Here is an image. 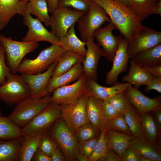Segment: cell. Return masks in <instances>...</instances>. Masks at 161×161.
Segmentation results:
<instances>
[{
    "label": "cell",
    "mask_w": 161,
    "mask_h": 161,
    "mask_svg": "<svg viewBox=\"0 0 161 161\" xmlns=\"http://www.w3.org/2000/svg\"><path fill=\"white\" fill-rule=\"evenodd\" d=\"M105 10L121 35L129 41L143 25L126 6L113 0H92Z\"/></svg>",
    "instance_id": "cell-1"
},
{
    "label": "cell",
    "mask_w": 161,
    "mask_h": 161,
    "mask_svg": "<svg viewBox=\"0 0 161 161\" xmlns=\"http://www.w3.org/2000/svg\"><path fill=\"white\" fill-rule=\"evenodd\" d=\"M52 101L49 95L39 99L30 96L16 103L7 117L17 126L23 128Z\"/></svg>",
    "instance_id": "cell-2"
},
{
    "label": "cell",
    "mask_w": 161,
    "mask_h": 161,
    "mask_svg": "<svg viewBox=\"0 0 161 161\" xmlns=\"http://www.w3.org/2000/svg\"><path fill=\"white\" fill-rule=\"evenodd\" d=\"M65 51L60 45L51 44L42 50L35 59L24 58L19 66L18 72L26 75H35L43 72L52 64L57 62Z\"/></svg>",
    "instance_id": "cell-3"
},
{
    "label": "cell",
    "mask_w": 161,
    "mask_h": 161,
    "mask_svg": "<svg viewBox=\"0 0 161 161\" xmlns=\"http://www.w3.org/2000/svg\"><path fill=\"white\" fill-rule=\"evenodd\" d=\"M61 149L66 161H76L80 153L74 134L61 117L47 132Z\"/></svg>",
    "instance_id": "cell-4"
},
{
    "label": "cell",
    "mask_w": 161,
    "mask_h": 161,
    "mask_svg": "<svg viewBox=\"0 0 161 161\" xmlns=\"http://www.w3.org/2000/svg\"><path fill=\"white\" fill-rule=\"evenodd\" d=\"M31 95L30 87L21 75L11 72L6 76L5 82L0 86V100L10 106Z\"/></svg>",
    "instance_id": "cell-5"
},
{
    "label": "cell",
    "mask_w": 161,
    "mask_h": 161,
    "mask_svg": "<svg viewBox=\"0 0 161 161\" xmlns=\"http://www.w3.org/2000/svg\"><path fill=\"white\" fill-rule=\"evenodd\" d=\"M0 42L5 49L6 64L13 74L18 72L19 66L24 56L33 52L39 46L38 42L18 41L1 34Z\"/></svg>",
    "instance_id": "cell-6"
},
{
    "label": "cell",
    "mask_w": 161,
    "mask_h": 161,
    "mask_svg": "<svg viewBox=\"0 0 161 161\" xmlns=\"http://www.w3.org/2000/svg\"><path fill=\"white\" fill-rule=\"evenodd\" d=\"M103 9L95 1L92 0L87 11L78 21V28L81 40L86 42L93 37L94 32L106 22L111 20Z\"/></svg>",
    "instance_id": "cell-7"
},
{
    "label": "cell",
    "mask_w": 161,
    "mask_h": 161,
    "mask_svg": "<svg viewBox=\"0 0 161 161\" xmlns=\"http://www.w3.org/2000/svg\"><path fill=\"white\" fill-rule=\"evenodd\" d=\"M61 106L52 101L22 129L24 136L42 135L61 117Z\"/></svg>",
    "instance_id": "cell-8"
},
{
    "label": "cell",
    "mask_w": 161,
    "mask_h": 161,
    "mask_svg": "<svg viewBox=\"0 0 161 161\" xmlns=\"http://www.w3.org/2000/svg\"><path fill=\"white\" fill-rule=\"evenodd\" d=\"M85 13L70 7H57L50 16L49 26L51 29L50 32L60 39Z\"/></svg>",
    "instance_id": "cell-9"
},
{
    "label": "cell",
    "mask_w": 161,
    "mask_h": 161,
    "mask_svg": "<svg viewBox=\"0 0 161 161\" xmlns=\"http://www.w3.org/2000/svg\"><path fill=\"white\" fill-rule=\"evenodd\" d=\"M160 43L161 32L142 25L129 42L127 52L130 59Z\"/></svg>",
    "instance_id": "cell-10"
},
{
    "label": "cell",
    "mask_w": 161,
    "mask_h": 161,
    "mask_svg": "<svg viewBox=\"0 0 161 161\" xmlns=\"http://www.w3.org/2000/svg\"><path fill=\"white\" fill-rule=\"evenodd\" d=\"M88 97L85 93L76 104L61 106V117L74 134L78 128L89 123L86 111Z\"/></svg>",
    "instance_id": "cell-11"
},
{
    "label": "cell",
    "mask_w": 161,
    "mask_h": 161,
    "mask_svg": "<svg viewBox=\"0 0 161 161\" xmlns=\"http://www.w3.org/2000/svg\"><path fill=\"white\" fill-rule=\"evenodd\" d=\"M27 3L25 7V13L23 16V23L24 25L28 27V30L22 41L34 42L46 41L50 43L51 44L61 46L59 39L49 32L38 18H34L32 17L27 9Z\"/></svg>",
    "instance_id": "cell-12"
},
{
    "label": "cell",
    "mask_w": 161,
    "mask_h": 161,
    "mask_svg": "<svg viewBox=\"0 0 161 161\" xmlns=\"http://www.w3.org/2000/svg\"><path fill=\"white\" fill-rule=\"evenodd\" d=\"M86 77L83 75L74 83L58 87L52 92V101L61 106L75 104L86 93Z\"/></svg>",
    "instance_id": "cell-13"
},
{
    "label": "cell",
    "mask_w": 161,
    "mask_h": 161,
    "mask_svg": "<svg viewBox=\"0 0 161 161\" xmlns=\"http://www.w3.org/2000/svg\"><path fill=\"white\" fill-rule=\"evenodd\" d=\"M115 29L117 28L111 21L105 26L97 29L93 34L97 43L103 50V56L110 62L112 61L122 39L121 35L116 36L113 34L112 31Z\"/></svg>",
    "instance_id": "cell-14"
},
{
    "label": "cell",
    "mask_w": 161,
    "mask_h": 161,
    "mask_svg": "<svg viewBox=\"0 0 161 161\" xmlns=\"http://www.w3.org/2000/svg\"><path fill=\"white\" fill-rule=\"evenodd\" d=\"M124 93L140 115L145 113L161 108V97L160 96L150 98L143 95L132 85L127 88Z\"/></svg>",
    "instance_id": "cell-15"
},
{
    "label": "cell",
    "mask_w": 161,
    "mask_h": 161,
    "mask_svg": "<svg viewBox=\"0 0 161 161\" xmlns=\"http://www.w3.org/2000/svg\"><path fill=\"white\" fill-rule=\"evenodd\" d=\"M92 37L86 43L87 49L85 58L82 64L83 75L96 81L98 80L97 68L100 59L104 56L101 47L94 41Z\"/></svg>",
    "instance_id": "cell-16"
},
{
    "label": "cell",
    "mask_w": 161,
    "mask_h": 161,
    "mask_svg": "<svg viewBox=\"0 0 161 161\" xmlns=\"http://www.w3.org/2000/svg\"><path fill=\"white\" fill-rule=\"evenodd\" d=\"M57 62L52 64L44 72L35 75L22 74L23 80L30 87L32 98L39 99L49 95L46 89Z\"/></svg>",
    "instance_id": "cell-17"
},
{
    "label": "cell",
    "mask_w": 161,
    "mask_h": 161,
    "mask_svg": "<svg viewBox=\"0 0 161 161\" xmlns=\"http://www.w3.org/2000/svg\"><path fill=\"white\" fill-rule=\"evenodd\" d=\"M128 44V41L124 38L120 42L112 61V66L106 75V82L109 85H112L117 81L118 76L121 73L127 71L130 59L127 52Z\"/></svg>",
    "instance_id": "cell-18"
},
{
    "label": "cell",
    "mask_w": 161,
    "mask_h": 161,
    "mask_svg": "<svg viewBox=\"0 0 161 161\" xmlns=\"http://www.w3.org/2000/svg\"><path fill=\"white\" fill-rule=\"evenodd\" d=\"M86 93L89 96L104 100L112 95L123 92L131 85L128 83H122L117 81L111 87H105L99 85L91 78L86 77Z\"/></svg>",
    "instance_id": "cell-19"
},
{
    "label": "cell",
    "mask_w": 161,
    "mask_h": 161,
    "mask_svg": "<svg viewBox=\"0 0 161 161\" xmlns=\"http://www.w3.org/2000/svg\"><path fill=\"white\" fill-rule=\"evenodd\" d=\"M27 2L24 0H0V31L15 15H24Z\"/></svg>",
    "instance_id": "cell-20"
},
{
    "label": "cell",
    "mask_w": 161,
    "mask_h": 161,
    "mask_svg": "<svg viewBox=\"0 0 161 161\" xmlns=\"http://www.w3.org/2000/svg\"><path fill=\"white\" fill-rule=\"evenodd\" d=\"M83 75L82 63L75 65L70 70L62 75L52 77L46 89V92L49 95L56 89L67 85L70 83L78 80Z\"/></svg>",
    "instance_id": "cell-21"
},
{
    "label": "cell",
    "mask_w": 161,
    "mask_h": 161,
    "mask_svg": "<svg viewBox=\"0 0 161 161\" xmlns=\"http://www.w3.org/2000/svg\"><path fill=\"white\" fill-rule=\"evenodd\" d=\"M129 146L139 154L145 157L151 161H161V150L160 144H154L145 139L135 137L129 143Z\"/></svg>",
    "instance_id": "cell-22"
},
{
    "label": "cell",
    "mask_w": 161,
    "mask_h": 161,
    "mask_svg": "<svg viewBox=\"0 0 161 161\" xmlns=\"http://www.w3.org/2000/svg\"><path fill=\"white\" fill-rule=\"evenodd\" d=\"M105 136L107 148L114 151L121 159L130 142L135 137L131 135L111 129H106Z\"/></svg>",
    "instance_id": "cell-23"
},
{
    "label": "cell",
    "mask_w": 161,
    "mask_h": 161,
    "mask_svg": "<svg viewBox=\"0 0 161 161\" xmlns=\"http://www.w3.org/2000/svg\"><path fill=\"white\" fill-rule=\"evenodd\" d=\"M129 66L127 74L121 79L123 83H128L138 89L142 85H146L153 76L132 59L129 61Z\"/></svg>",
    "instance_id": "cell-24"
},
{
    "label": "cell",
    "mask_w": 161,
    "mask_h": 161,
    "mask_svg": "<svg viewBox=\"0 0 161 161\" xmlns=\"http://www.w3.org/2000/svg\"><path fill=\"white\" fill-rule=\"evenodd\" d=\"M103 101L93 96H89L86 103V113L89 122L99 133L103 128L101 113Z\"/></svg>",
    "instance_id": "cell-25"
},
{
    "label": "cell",
    "mask_w": 161,
    "mask_h": 161,
    "mask_svg": "<svg viewBox=\"0 0 161 161\" xmlns=\"http://www.w3.org/2000/svg\"><path fill=\"white\" fill-rule=\"evenodd\" d=\"M159 0H129L126 5L140 21H144L155 14V7Z\"/></svg>",
    "instance_id": "cell-26"
},
{
    "label": "cell",
    "mask_w": 161,
    "mask_h": 161,
    "mask_svg": "<svg viewBox=\"0 0 161 161\" xmlns=\"http://www.w3.org/2000/svg\"><path fill=\"white\" fill-rule=\"evenodd\" d=\"M85 57L71 51H65L59 57L52 77L58 76L70 70L75 65L82 63Z\"/></svg>",
    "instance_id": "cell-27"
},
{
    "label": "cell",
    "mask_w": 161,
    "mask_h": 161,
    "mask_svg": "<svg viewBox=\"0 0 161 161\" xmlns=\"http://www.w3.org/2000/svg\"><path fill=\"white\" fill-rule=\"evenodd\" d=\"M72 25L66 34L59 39L61 46L65 51L74 52L79 53L85 57L86 49V43L80 40L75 33V26Z\"/></svg>",
    "instance_id": "cell-28"
},
{
    "label": "cell",
    "mask_w": 161,
    "mask_h": 161,
    "mask_svg": "<svg viewBox=\"0 0 161 161\" xmlns=\"http://www.w3.org/2000/svg\"><path fill=\"white\" fill-rule=\"evenodd\" d=\"M132 59L142 67L161 65V43L140 52Z\"/></svg>",
    "instance_id": "cell-29"
},
{
    "label": "cell",
    "mask_w": 161,
    "mask_h": 161,
    "mask_svg": "<svg viewBox=\"0 0 161 161\" xmlns=\"http://www.w3.org/2000/svg\"><path fill=\"white\" fill-rule=\"evenodd\" d=\"M127 99V105L123 114L126 122L133 136L145 140L140 121V115L134 106Z\"/></svg>",
    "instance_id": "cell-30"
},
{
    "label": "cell",
    "mask_w": 161,
    "mask_h": 161,
    "mask_svg": "<svg viewBox=\"0 0 161 161\" xmlns=\"http://www.w3.org/2000/svg\"><path fill=\"white\" fill-rule=\"evenodd\" d=\"M24 136L10 140L0 139V161H18V154Z\"/></svg>",
    "instance_id": "cell-31"
},
{
    "label": "cell",
    "mask_w": 161,
    "mask_h": 161,
    "mask_svg": "<svg viewBox=\"0 0 161 161\" xmlns=\"http://www.w3.org/2000/svg\"><path fill=\"white\" fill-rule=\"evenodd\" d=\"M42 135L24 136L18 152V161H31L38 148V143Z\"/></svg>",
    "instance_id": "cell-32"
},
{
    "label": "cell",
    "mask_w": 161,
    "mask_h": 161,
    "mask_svg": "<svg viewBox=\"0 0 161 161\" xmlns=\"http://www.w3.org/2000/svg\"><path fill=\"white\" fill-rule=\"evenodd\" d=\"M140 121L145 139L154 144L158 143L160 138L161 133L159 131L150 112L140 115Z\"/></svg>",
    "instance_id": "cell-33"
},
{
    "label": "cell",
    "mask_w": 161,
    "mask_h": 161,
    "mask_svg": "<svg viewBox=\"0 0 161 161\" xmlns=\"http://www.w3.org/2000/svg\"><path fill=\"white\" fill-rule=\"evenodd\" d=\"M27 6L29 13L35 16L45 26H49L50 16L46 0H33L28 1Z\"/></svg>",
    "instance_id": "cell-34"
},
{
    "label": "cell",
    "mask_w": 161,
    "mask_h": 161,
    "mask_svg": "<svg viewBox=\"0 0 161 161\" xmlns=\"http://www.w3.org/2000/svg\"><path fill=\"white\" fill-rule=\"evenodd\" d=\"M23 136L22 128L17 126L7 117L2 116L0 111V139L10 140Z\"/></svg>",
    "instance_id": "cell-35"
},
{
    "label": "cell",
    "mask_w": 161,
    "mask_h": 161,
    "mask_svg": "<svg viewBox=\"0 0 161 161\" xmlns=\"http://www.w3.org/2000/svg\"><path fill=\"white\" fill-rule=\"evenodd\" d=\"M103 126L106 129L113 130L133 136L123 114L119 113L110 120L103 121Z\"/></svg>",
    "instance_id": "cell-36"
},
{
    "label": "cell",
    "mask_w": 161,
    "mask_h": 161,
    "mask_svg": "<svg viewBox=\"0 0 161 161\" xmlns=\"http://www.w3.org/2000/svg\"><path fill=\"white\" fill-rule=\"evenodd\" d=\"M90 123L85 124L78 128L74 134L78 143L100 136Z\"/></svg>",
    "instance_id": "cell-37"
},
{
    "label": "cell",
    "mask_w": 161,
    "mask_h": 161,
    "mask_svg": "<svg viewBox=\"0 0 161 161\" xmlns=\"http://www.w3.org/2000/svg\"><path fill=\"white\" fill-rule=\"evenodd\" d=\"M106 129L103 127L102 130L94 151L89 159V161H97L101 157L107 147V142L105 136Z\"/></svg>",
    "instance_id": "cell-38"
},
{
    "label": "cell",
    "mask_w": 161,
    "mask_h": 161,
    "mask_svg": "<svg viewBox=\"0 0 161 161\" xmlns=\"http://www.w3.org/2000/svg\"><path fill=\"white\" fill-rule=\"evenodd\" d=\"M92 0H58L57 7H72L86 13Z\"/></svg>",
    "instance_id": "cell-39"
},
{
    "label": "cell",
    "mask_w": 161,
    "mask_h": 161,
    "mask_svg": "<svg viewBox=\"0 0 161 161\" xmlns=\"http://www.w3.org/2000/svg\"><path fill=\"white\" fill-rule=\"evenodd\" d=\"M58 146L57 143L45 132L42 134L39 140L38 148L47 155L50 156Z\"/></svg>",
    "instance_id": "cell-40"
},
{
    "label": "cell",
    "mask_w": 161,
    "mask_h": 161,
    "mask_svg": "<svg viewBox=\"0 0 161 161\" xmlns=\"http://www.w3.org/2000/svg\"><path fill=\"white\" fill-rule=\"evenodd\" d=\"M109 102L119 113L124 114L127 105V99L124 92L114 95L105 100Z\"/></svg>",
    "instance_id": "cell-41"
},
{
    "label": "cell",
    "mask_w": 161,
    "mask_h": 161,
    "mask_svg": "<svg viewBox=\"0 0 161 161\" xmlns=\"http://www.w3.org/2000/svg\"><path fill=\"white\" fill-rule=\"evenodd\" d=\"M99 136L78 143L79 152L89 159L92 154Z\"/></svg>",
    "instance_id": "cell-42"
},
{
    "label": "cell",
    "mask_w": 161,
    "mask_h": 161,
    "mask_svg": "<svg viewBox=\"0 0 161 161\" xmlns=\"http://www.w3.org/2000/svg\"><path fill=\"white\" fill-rule=\"evenodd\" d=\"M5 51L2 44L0 42V85L6 81V77L11 72L10 67L6 64Z\"/></svg>",
    "instance_id": "cell-43"
},
{
    "label": "cell",
    "mask_w": 161,
    "mask_h": 161,
    "mask_svg": "<svg viewBox=\"0 0 161 161\" xmlns=\"http://www.w3.org/2000/svg\"><path fill=\"white\" fill-rule=\"evenodd\" d=\"M101 113L103 122L110 120L119 114L113 106L106 100H103Z\"/></svg>",
    "instance_id": "cell-44"
},
{
    "label": "cell",
    "mask_w": 161,
    "mask_h": 161,
    "mask_svg": "<svg viewBox=\"0 0 161 161\" xmlns=\"http://www.w3.org/2000/svg\"><path fill=\"white\" fill-rule=\"evenodd\" d=\"M152 89L161 93V77L153 76L146 85L144 90L149 93Z\"/></svg>",
    "instance_id": "cell-45"
},
{
    "label": "cell",
    "mask_w": 161,
    "mask_h": 161,
    "mask_svg": "<svg viewBox=\"0 0 161 161\" xmlns=\"http://www.w3.org/2000/svg\"><path fill=\"white\" fill-rule=\"evenodd\" d=\"M98 161H122V159L114 151L107 148L103 155Z\"/></svg>",
    "instance_id": "cell-46"
},
{
    "label": "cell",
    "mask_w": 161,
    "mask_h": 161,
    "mask_svg": "<svg viewBox=\"0 0 161 161\" xmlns=\"http://www.w3.org/2000/svg\"><path fill=\"white\" fill-rule=\"evenodd\" d=\"M122 161H139L138 154L132 148L129 146L124 151Z\"/></svg>",
    "instance_id": "cell-47"
},
{
    "label": "cell",
    "mask_w": 161,
    "mask_h": 161,
    "mask_svg": "<svg viewBox=\"0 0 161 161\" xmlns=\"http://www.w3.org/2000/svg\"><path fill=\"white\" fill-rule=\"evenodd\" d=\"M31 161H51L50 156H48L38 148L34 153Z\"/></svg>",
    "instance_id": "cell-48"
},
{
    "label": "cell",
    "mask_w": 161,
    "mask_h": 161,
    "mask_svg": "<svg viewBox=\"0 0 161 161\" xmlns=\"http://www.w3.org/2000/svg\"><path fill=\"white\" fill-rule=\"evenodd\" d=\"M157 128L161 133V108L149 112Z\"/></svg>",
    "instance_id": "cell-49"
},
{
    "label": "cell",
    "mask_w": 161,
    "mask_h": 161,
    "mask_svg": "<svg viewBox=\"0 0 161 161\" xmlns=\"http://www.w3.org/2000/svg\"><path fill=\"white\" fill-rule=\"evenodd\" d=\"M50 157L51 161H66L63 151L58 146Z\"/></svg>",
    "instance_id": "cell-50"
},
{
    "label": "cell",
    "mask_w": 161,
    "mask_h": 161,
    "mask_svg": "<svg viewBox=\"0 0 161 161\" xmlns=\"http://www.w3.org/2000/svg\"><path fill=\"white\" fill-rule=\"evenodd\" d=\"M142 67L153 76L161 77V65Z\"/></svg>",
    "instance_id": "cell-51"
},
{
    "label": "cell",
    "mask_w": 161,
    "mask_h": 161,
    "mask_svg": "<svg viewBox=\"0 0 161 161\" xmlns=\"http://www.w3.org/2000/svg\"><path fill=\"white\" fill-rule=\"evenodd\" d=\"M46 0L48 4L49 11L51 14L57 8L58 0Z\"/></svg>",
    "instance_id": "cell-52"
},
{
    "label": "cell",
    "mask_w": 161,
    "mask_h": 161,
    "mask_svg": "<svg viewBox=\"0 0 161 161\" xmlns=\"http://www.w3.org/2000/svg\"><path fill=\"white\" fill-rule=\"evenodd\" d=\"M158 14L161 16V0H159L155 10V14Z\"/></svg>",
    "instance_id": "cell-53"
},
{
    "label": "cell",
    "mask_w": 161,
    "mask_h": 161,
    "mask_svg": "<svg viewBox=\"0 0 161 161\" xmlns=\"http://www.w3.org/2000/svg\"><path fill=\"white\" fill-rule=\"evenodd\" d=\"M76 160L78 161H89L88 158L80 153L77 157Z\"/></svg>",
    "instance_id": "cell-54"
},
{
    "label": "cell",
    "mask_w": 161,
    "mask_h": 161,
    "mask_svg": "<svg viewBox=\"0 0 161 161\" xmlns=\"http://www.w3.org/2000/svg\"><path fill=\"white\" fill-rule=\"evenodd\" d=\"M114 1L126 5L128 3L129 0H113Z\"/></svg>",
    "instance_id": "cell-55"
},
{
    "label": "cell",
    "mask_w": 161,
    "mask_h": 161,
    "mask_svg": "<svg viewBox=\"0 0 161 161\" xmlns=\"http://www.w3.org/2000/svg\"><path fill=\"white\" fill-rule=\"evenodd\" d=\"M25 0V1H27V2H28V1H32V0Z\"/></svg>",
    "instance_id": "cell-56"
}]
</instances>
